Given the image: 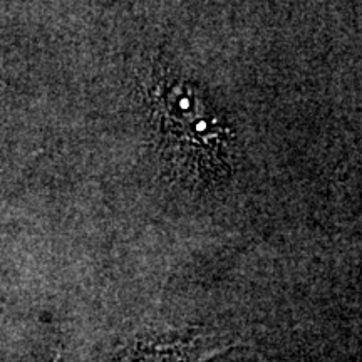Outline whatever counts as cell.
Listing matches in <instances>:
<instances>
[{
	"instance_id": "6da1fadb",
	"label": "cell",
	"mask_w": 362,
	"mask_h": 362,
	"mask_svg": "<svg viewBox=\"0 0 362 362\" xmlns=\"http://www.w3.org/2000/svg\"><path fill=\"white\" fill-rule=\"evenodd\" d=\"M221 339L211 336H189L166 341L143 342L126 351L117 362H206L225 352Z\"/></svg>"
}]
</instances>
